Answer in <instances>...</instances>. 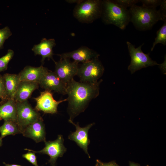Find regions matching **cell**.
<instances>
[{"mask_svg":"<svg viewBox=\"0 0 166 166\" xmlns=\"http://www.w3.org/2000/svg\"><path fill=\"white\" fill-rule=\"evenodd\" d=\"M17 115L16 102L9 99L0 105V120H11L16 122Z\"/></svg>","mask_w":166,"mask_h":166,"instance_id":"cell-18","label":"cell"},{"mask_svg":"<svg viewBox=\"0 0 166 166\" xmlns=\"http://www.w3.org/2000/svg\"><path fill=\"white\" fill-rule=\"evenodd\" d=\"M102 1L87 0L79 2L73 10V15L82 22L90 23L101 16Z\"/></svg>","mask_w":166,"mask_h":166,"instance_id":"cell-4","label":"cell"},{"mask_svg":"<svg viewBox=\"0 0 166 166\" xmlns=\"http://www.w3.org/2000/svg\"><path fill=\"white\" fill-rule=\"evenodd\" d=\"M16 122L22 133L23 129L27 126L42 117L38 111L32 108L28 100L22 102H16Z\"/></svg>","mask_w":166,"mask_h":166,"instance_id":"cell-7","label":"cell"},{"mask_svg":"<svg viewBox=\"0 0 166 166\" xmlns=\"http://www.w3.org/2000/svg\"><path fill=\"white\" fill-rule=\"evenodd\" d=\"M146 166H149L148 165H147Z\"/></svg>","mask_w":166,"mask_h":166,"instance_id":"cell-34","label":"cell"},{"mask_svg":"<svg viewBox=\"0 0 166 166\" xmlns=\"http://www.w3.org/2000/svg\"><path fill=\"white\" fill-rule=\"evenodd\" d=\"M55 45L54 39H47L43 38L39 43L34 45L32 50L35 55H38L42 57V63L46 58L49 59H51L54 61L53 49Z\"/></svg>","mask_w":166,"mask_h":166,"instance_id":"cell-17","label":"cell"},{"mask_svg":"<svg viewBox=\"0 0 166 166\" xmlns=\"http://www.w3.org/2000/svg\"><path fill=\"white\" fill-rule=\"evenodd\" d=\"M166 57L165 58V60L163 63L161 64H159V65L160 69L163 71H165L166 70Z\"/></svg>","mask_w":166,"mask_h":166,"instance_id":"cell-30","label":"cell"},{"mask_svg":"<svg viewBox=\"0 0 166 166\" xmlns=\"http://www.w3.org/2000/svg\"><path fill=\"white\" fill-rule=\"evenodd\" d=\"M36 102L35 109L45 113L54 114L57 112V107L61 103L67 101V98L59 101L55 100L52 91L45 90L40 92L39 96L34 98Z\"/></svg>","mask_w":166,"mask_h":166,"instance_id":"cell-9","label":"cell"},{"mask_svg":"<svg viewBox=\"0 0 166 166\" xmlns=\"http://www.w3.org/2000/svg\"><path fill=\"white\" fill-rule=\"evenodd\" d=\"M102 81L101 79L92 84L78 82L73 78L67 84L66 95H68L69 120L73 121L75 117L85 111L92 100L99 96L100 85Z\"/></svg>","mask_w":166,"mask_h":166,"instance_id":"cell-1","label":"cell"},{"mask_svg":"<svg viewBox=\"0 0 166 166\" xmlns=\"http://www.w3.org/2000/svg\"><path fill=\"white\" fill-rule=\"evenodd\" d=\"M131 61L128 70L132 74L142 68L155 65H159L155 61L152 59L149 53L145 54L141 50L143 43L136 48L135 45L129 42H126Z\"/></svg>","mask_w":166,"mask_h":166,"instance_id":"cell-6","label":"cell"},{"mask_svg":"<svg viewBox=\"0 0 166 166\" xmlns=\"http://www.w3.org/2000/svg\"><path fill=\"white\" fill-rule=\"evenodd\" d=\"M162 0H141L142 6L151 9H156L160 6Z\"/></svg>","mask_w":166,"mask_h":166,"instance_id":"cell-25","label":"cell"},{"mask_svg":"<svg viewBox=\"0 0 166 166\" xmlns=\"http://www.w3.org/2000/svg\"><path fill=\"white\" fill-rule=\"evenodd\" d=\"M101 16L105 24L113 25L122 30L125 29L130 22L127 9L113 0L102 1Z\"/></svg>","mask_w":166,"mask_h":166,"instance_id":"cell-3","label":"cell"},{"mask_svg":"<svg viewBox=\"0 0 166 166\" xmlns=\"http://www.w3.org/2000/svg\"><path fill=\"white\" fill-rule=\"evenodd\" d=\"M39 86L45 90L66 95L67 84L62 81L54 72L49 70L38 82Z\"/></svg>","mask_w":166,"mask_h":166,"instance_id":"cell-11","label":"cell"},{"mask_svg":"<svg viewBox=\"0 0 166 166\" xmlns=\"http://www.w3.org/2000/svg\"><path fill=\"white\" fill-rule=\"evenodd\" d=\"M12 35V33L8 26L0 29V49H3L5 41Z\"/></svg>","mask_w":166,"mask_h":166,"instance_id":"cell-23","label":"cell"},{"mask_svg":"<svg viewBox=\"0 0 166 166\" xmlns=\"http://www.w3.org/2000/svg\"><path fill=\"white\" fill-rule=\"evenodd\" d=\"M128 12L130 22L140 31L150 30L159 21L161 20L160 14L156 9L135 5L130 7Z\"/></svg>","mask_w":166,"mask_h":166,"instance_id":"cell-2","label":"cell"},{"mask_svg":"<svg viewBox=\"0 0 166 166\" xmlns=\"http://www.w3.org/2000/svg\"><path fill=\"white\" fill-rule=\"evenodd\" d=\"M161 43L164 45H166V21L161 27L157 31L156 37L151 48L153 50L155 45L158 43Z\"/></svg>","mask_w":166,"mask_h":166,"instance_id":"cell-21","label":"cell"},{"mask_svg":"<svg viewBox=\"0 0 166 166\" xmlns=\"http://www.w3.org/2000/svg\"><path fill=\"white\" fill-rule=\"evenodd\" d=\"M104 67L98 58L82 63L78 67L77 76L80 81L90 83H95L103 75Z\"/></svg>","mask_w":166,"mask_h":166,"instance_id":"cell-5","label":"cell"},{"mask_svg":"<svg viewBox=\"0 0 166 166\" xmlns=\"http://www.w3.org/2000/svg\"><path fill=\"white\" fill-rule=\"evenodd\" d=\"M95 166H119L115 161H112L108 163L103 162L100 160L97 159L96 160Z\"/></svg>","mask_w":166,"mask_h":166,"instance_id":"cell-29","label":"cell"},{"mask_svg":"<svg viewBox=\"0 0 166 166\" xmlns=\"http://www.w3.org/2000/svg\"><path fill=\"white\" fill-rule=\"evenodd\" d=\"M22 133L24 136L33 139L36 143L45 142L46 132L42 118L27 126Z\"/></svg>","mask_w":166,"mask_h":166,"instance_id":"cell-14","label":"cell"},{"mask_svg":"<svg viewBox=\"0 0 166 166\" xmlns=\"http://www.w3.org/2000/svg\"><path fill=\"white\" fill-rule=\"evenodd\" d=\"M22 157L32 164L34 166H39L37 163L35 153L30 151L22 155Z\"/></svg>","mask_w":166,"mask_h":166,"instance_id":"cell-27","label":"cell"},{"mask_svg":"<svg viewBox=\"0 0 166 166\" xmlns=\"http://www.w3.org/2000/svg\"><path fill=\"white\" fill-rule=\"evenodd\" d=\"M129 166H140V164L133 162L129 161Z\"/></svg>","mask_w":166,"mask_h":166,"instance_id":"cell-31","label":"cell"},{"mask_svg":"<svg viewBox=\"0 0 166 166\" xmlns=\"http://www.w3.org/2000/svg\"><path fill=\"white\" fill-rule=\"evenodd\" d=\"M0 137L2 139L7 136L14 135L21 132L15 121L7 120L4 121L3 124L0 126Z\"/></svg>","mask_w":166,"mask_h":166,"instance_id":"cell-20","label":"cell"},{"mask_svg":"<svg viewBox=\"0 0 166 166\" xmlns=\"http://www.w3.org/2000/svg\"><path fill=\"white\" fill-rule=\"evenodd\" d=\"M54 62L55 64L54 72L65 83L67 84L77 75L78 63L74 61H71L67 58H60L58 61H54Z\"/></svg>","mask_w":166,"mask_h":166,"instance_id":"cell-10","label":"cell"},{"mask_svg":"<svg viewBox=\"0 0 166 166\" xmlns=\"http://www.w3.org/2000/svg\"><path fill=\"white\" fill-rule=\"evenodd\" d=\"M113 1L117 4L126 8L128 7H131L140 2V0H115Z\"/></svg>","mask_w":166,"mask_h":166,"instance_id":"cell-26","label":"cell"},{"mask_svg":"<svg viewBox=\"0 0 166 166\" xmlns=\"http://www.w3.org/2000/svg\"><path fill=\"white\" fill-rule=\"evenodd\" d=\"M49 70L41 65L38 67H34L27 65L18 73L21 81H26L38 82L44 75Z\"/></svg>","mask_w":166,"mask_h":166,"instance_id":"cell-15","label":"cell"},{"mask_svg":"<svg viewBox=\"0 0 166 166\" xmlns=\"http://www.w3.org/2000/svg\"><path fill=\"white\" fill-rule=\"evenodd\" d=\"M0 99L2 104L8 99L6 94L5 83L3 76L0 74Z\"/></svg>","mask_w":166,"mask_h":166,"instance_id":"cell-24","label":"cell"},{"mask_svg":"<svg viewBox=\"0 0 166 166\" xmlns=\"http://www.w3.org/2000/svg\"><path fill=\"white\" fill-rule=\"evenodd\" d=\"M64 141L63 136L58 135L57 139L54 140L45 142V147L41 150L37 151L27 148L25 150L35 153L48 155L50 157L49 163L52 166H55L58 158L62 157L66 151L67 149L64 145Z\"/></svg>","mask_w":166,"mask_h":166,"instance_id":"cell-8","label":"cell"},{"mask_svg":"<svg viewBox=\"0 0 166 166\" xmlns=\"http://www.w3.org/2000/svg\"><path fill=\"white\" fill-rule=\"evenodd\" d=\"M60 58L72 59L77 63H83L94 58H98L100 55L95 51L86 46H83L71 52L58 55Z\"/></svg>","mask_w":166,"mask_h":166,"instance_id":"cell-13","label":"cell"},{"mask_svg":"<svg viewBox=\"0 0 166 166\" xmlns=\"http://www.w3.org/2000/svg\"><path fill=\"white\" fill-rule=\"evenodd\" d=\"M68 121L74 125L76 129L75 132H71L68 136V139L75 141L77 145L88 155L89 157L90 158L88 151V146L90 142L89 138L88 131L95 123H92L86 126L81 127L80 126L78 122L76 124L72 121L69 120Z\"/></svg>","mask_w":166,"mask_h":166,"instance_id":"cell-12","label":"cell"},{"mask_svg":"<svg viewBox=\"0 0 166 166\" xmlns=\"http://www.w3.org/2000/svg\"><path fill=\"white\" fill-rule=\"evenodd\" d=\"M5 83L6 94L8 99H14L21 81L18 74L5 73L3 75Z\"/></svg>","mask_w":166,"mask_h":166,"instance_id":"cell-19","label":"cell"},{"mask_svg":"<svg viewBox=\"0 0 166 166\" xmlns=\"http://www.w3.org/2000/svg\"><path fill=\"white\" fill-rule=\"evenodd\" d=\"M3 163L4 164V166H23L21 165L16 164H7L5 162H3Z\"/></svg>","mask_w":166,"mask_h":166,"instance_id":"cell-32","label":"cell"},{"mask_svg":"<svg viewBox=\"0 0 166 166\" xmlns=\"http://www.w3.org/2000/svg\"><path fill=\"white\" fill-rule=\"evenodd\" d=\"M2 145V139L0 137V147H1Z\"/></svg>","mask_w":166,"mask_h":166,"instance_id":"cell-33","label":"cell"},{"mask_svg":"<svg viewBox=\"0 0 166 166\" xmlns=\"http://www.w3.org/2000/svg\"><path fill=\"white\" fill-rule=\"evenodd\" d=\"M160 6V8L158 10L160 14L161 20L164 22L166 21V1L162 0Z\"/></svg>","mask_w":166,"mask_h":166,"instance_id":"cell-28","label":"cell"},{"mask_svg":"<svg viewBox=\"0 0 166 166\" xmlns=\"http://www.w3.org/2000/svg\"><path fill=\"white\" fill-rule=\"evenodd\" d=\"M14 55L13 50L9 49L6 55L0 58V73L7 69L9 63L13 57Z\"/></svg>","mask_w":166,"mask_h":166,"instance_id":"cell-22","label":"cell"},{"mask_svg":"<svg viewBox=\"0 0 166 166\" xmlns=\"http://www.w3.org/2000/svg\"><path fill=\"white\" fill-rule=\"evenodd\" d=\"M39 86L38 82L21 81L14 97V101L16 102H22L28 100L33 92L38 89Z\"/></svg>","mask_w":166,"mask_h":166,"instance_id":"cell-16","label":"cell"}]
</instances>
